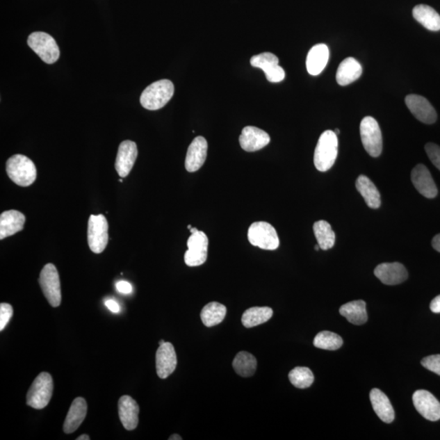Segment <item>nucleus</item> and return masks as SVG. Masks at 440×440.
<instances>
[{
  "instance_id": "2f4dec72",
  "label": "nucleus",
  "mask_w": 440,
  "mask_h": 440,
  "mask_svg": "<svg viewBox=\"0 0 440 440\" xmlns=\"http://www.w3.org/2000/svg\"><path fill=\"white\" fill-rule=\"evenodd\" d=\"M313 231L317 243L321 250H327L334 247L335 243V234L332 227L325 220L316 222Z\"/></svg>"
},
{
  "instance_id": "0eeeda50",
  "label": "nucleus",
  "mask_w": 440,
  "mask_h": 440,
  "mask_svg": "<svg viewBox=\"0 0 440 440\" xmlns=\"http://www.w3.org/2000/svg\"><path fill=\"white\" fill-rule=\"evenodd\" d=\"M359 131L366 152L373 158L380 157L382 152V136L377 122L373 117H366L361 122Z\"/></svg>"
},
{
  "instance_id": "e433bc0d",
  "label": "nucleus",
  "mask_w": 440,
  "mask_h": 440,
  "mask_svg": "<svg viewBox=\"0 0 440 440\" xmlns=\"http://www.w3.org/2000/svg\"><path fill=\"white\" fill-rule=\"evenodd\" d=\"M13 314V307L8 304H0V330L6 329Z\"/></svg>"
},
{
  "instance_id": "f704fd0d",
  "label": "nucleus",
  "mask_w": 440,
  "mask_h": 440,
  "mask_svg": "<svg viewBox=\"0 0 440 440\" xmlns=\"http://www.w3.org/2000/svg\"><path fill=\"white\" fill-rule=\"evenodd\" d=\"M423 366L440 376V355H433L425 357L422 361Z\"/></svg>"
},
{
  "instance_id": "ea45409f",
  "label": "nucleus",
  "mask_w": 440,
  "mask_h": 440,
  "mask_svg": "<svg viewBox=\"0 0 440 440\" xmlns=\"http://www.w3.org/2000/svg\"><path fill=\"white\" fill-rule=\"evenodd\" d=\"M430 307L434 313H440V295L434 298L430 302Z\"/></svg>"
},
{
  "instance_id": "f3484780",
  "label": "nucleus",
  "mask_w": 440,
  "mask_h": 440,
  "mask_svg": "<svg viewBox=\"0 0 440 440\" xmlns=\"http://www.w3.org/2000/svg\"><path fill=\"white\" fill-rule=\"evenodd\" d=\"M412 182L417 190L427 198H434L437 196L438 189L425 165L419 164L412 170Z\"/></svg>"
},
{
  "instance_id": "bb28decb",
  "label": "nucleus",
  "mask_w": 440,
  "mask_h": 440,
  "mask_svg": "<svg viewBox=\"0 0 440 440\" xmlns=\"http://www.w3.org/2000/svg\"><path fill=\"white\" fill-rule=\"evenodd\" d=\"M339 312L353 325H361L367 323L366 304L363 300L348 302L340 307Z\"/></svg>"
},
{
  "instance_id": "f8f14e48",
  "label": "nucleus",
  "mask_w": 440,
  "mask_h": 440,
  "mask_svg": "<svg viewBox=\"0 0 440 440\" xmlns=\"http://www.w3.org/2000/svg\"><path fill=\"white\" fill-rule=\"evenodd\" d=\"M405 104L414 116L423 124H433L437 121V111L427 99L412 94L406 97Z\"/></svg>"
},
{
  "instance_id": "dca6fc26",
  "label": "nucleus",
  "mask_w": 440,
  "mask_h": 440,
  "mask_svg": "<svg viewBox=\"0 0 440 440\" xmlns=\"http://www.w3.org/2000/svg\"><path fill=\"white\" fill-rule=\"evenodd\" d=\"M270 136L258 127L248 126L244 127L239 137L241 148L247 152H255L270 143Z\"/></svg>"
},
{
  "instance_id": "b1692460",
  "label": "nucleus",
  "mask_w": 440,
  "mask_h": 440,
  "mask_svg": "<svg viewBox=\"0 0 440 440\" xmlns=\"http://www.w3.org/2000/svg\"><path fill=\"white\" fill-rule=\"evenodd\" d=\"M370 401L373 410L382 422L391 423L395 419V411L388 397L378 389L370 391Z\"/></svg>"
},
{
  "instance_id": "7ed1b4c3",
  "label": "nucleus",
  "mask_w": 440,
  "mask_h": 440,
  "mask_svg": "<svg viewBox=\"0 0 440 440\" xmlns=\"http://www.w3.org/2000/svg\"><path fill=\"white\" fill-rule=\"evenodd\" d=\"M6 172L12 181L22 187L31 186L37 178L35 163L26 156L22 154H15L8 159Z\"/></svg>"
},
{
  "instance_id": "423d86ee",
  "label": "nucleus",
  "mask_w": 440,
  "mask_h": 440,
  "mask_svg": "<svg viewBox=\"0 0 440 440\" xmlns=\"http://www.w3.org/2000/svg\"><path fill=\"white\" fill-rule=\"evenodd\" d=\"M27 44L41 60L54 64L60 58V49L56 40L44 32H34L28 38Z\"/></svg>"
},
{
  "instance_id": "c03bdc74",
  "label": "nucleus",
  "mask_w": 440,
  "mask_h": 440,
  "mask_svg": "<svg viewBox=\"0 0 440 440\" xmlns=\"http://www.w3.org/2000/svg\"><path fill=\"white\" fill-rule=\"evenodd\" d=\"M197 231H198V229L197 228H192L190 229L191 234L196 233Z\"/></svg>"
},
{
  "instance_id": "79ce46f5",
  "label": "nucleus",
  "mask_w": 440,
  "mask_h": 440,
  "mask_svg": "<svg viewBox=\"0 0 440 440\" xmlns=\"http://www.w3.org/2000/svg\"><path fill=\"white\" fill-rule=\"evenodd\" d=\"M168 439L169 440H181L182 437L179 434H172V437H170Z\"/></svg>"
},
{
  "instance_id": "ddd939ff",
  "label": "nucleus",
  "mask_w": 440,
  "mask_h": 440,
  "mask_svg": "<svg viewBox=\"0 0 440 440\" xmlns=\"http://www.w3.org/2000/svg\"><path fill=\"white\" fill-rule=\"evenodd\" d=\"M413 401L415 409L423 418L432 422L440 419V403L430 392L425 390L415 391Z\"/></svg>"
},
{
  "instance_id": "6ab92c4d",
  "label": "nucleus",
  "mask_w": 440,
  "mask_h": 440,
  "mask_svg": "<svg viewBox=\"0 0 440 440\" xmlns=\"http://www.w3.org/2000/svg\"><path fill=\"white\" fill-rule=\"evenodd\" d=\"M208 143L204 137L197 136L189 145L186 158V168L188 172H195L204 165L207 157Z\"/></svg>"
},
{
  "instance_id": "6e6552de",
  "label": "nucleus",
  "mask_w": 440,
  "mask_h": 440,
  "mask_svg": "<svg viewBox=\"0 0 440 440\" xmlns=\"http://www.w3.org/2000/svg\"><path fill=\"white\" fill-rule=\"evenodd\" d=\"M41 290L49 304L58 307L61 302L60 282L58 269L53 263L45 265L40 277Z\"/></svg>"
},
{
  "instance_id": "4be33fe9",
  "label": "nucleus",
  "mask_w": 440,
  "mask_h": 440,
  "mask_svg": "<svg viewBox=\"0 0 440 440\" xmlns=\"http://www.w3.org/2000/svg\"><path fill=\"white\" fill-rule=\"evenodd\" d=\"M88 413L86 400L78 397L71 405L67 416L65 420L63 430L65 434L74 433L83 423Z\"/></svg>"
},
{
  "instance_id": "393cba45",
  "label": "nucleus",
  "mask_w": 440,
  "mask_h": 440,
  "mask_svg": "<svg viewBox=\"0 0 440 440\" xmlns=\"http://www.w3.org/2000/svg\"><path fill=\"white\" fill-rule=\"evenodd\" d=\"M362 74V66L353 58H348L341 63L336 74V80L340 86L356 81Z\"/></svg>"
},
{
  "instance_id": "f03ea898",
  "label": "nucleus",
  "mask_w": 440,
  "mask_h": 440,
  "mask_svg": "<svg viewBox=\"0 0 440 440\" xmlns=\"http://www.w3.org/2000/svg\"><path fill=\"white\" fill-rule=\"evenodd\" d=\"M174 84L168 79L159 80L147 87L140 96V104L146 110L158 111L163 108L172 98Z\"/></svg>"
},
{
  "instance_id": "a211bd4d",
  "label": "nucleus",
  "mask_w": 440,
  "mask_h": 440,
  "mask_svg": "<svg viewBox=\"0 0 440 440\" xmlns=\"http://www.w3.org/2000/svg\"><path fill=\"white\" fill-rule=\"evenodd\" d=\"M375 276L385 285L395 286L403 283L409 274L403 264L385 263L378 265L375 270Z\"/></svg>"
},
{
  "instance_id": "09e8293b",
  "label": "nucleus",
  "mask_w": 440,
  "mask_h": 440,
  "mask_svg": "<svg viewBox=\"0 0 440 440\" xmlns=\"http://www.w3.org/2000/svg\"><path fill=\"white\" fill-rule=\"evenodd\" d=\"M192 228H193V227H192L191 225H188V229L189 230H190Z\"/></svg>"
},
{
  "instance_id": "c9c22d12",
  "label": "nucleus",
  "mask_w": 440,
  "mask_h": 440,
  "mask_svg": "<svg viewBox=\"0 0 440 440\" xmlns=\"http://www.w3.org/2000/svg\"><path fill=\"white\" fill-rule=\"evenodd\" d=\"M425 149L434 167L440 170V147L433 143H428L425 145Z\"/></svg>"
},
{
  "instance_id": "72a5a7b5",
  "label": "nucleus",
  "mask_w": 440,
  "mask_h": 440,
  "mask_svg": "<svg viewBox=\"0 0 440 440\" xmlns=\"http://www.w3.org/2000/svg\"><path fill=\"white\" fill-rule=\"evenodd\" d=\"M288 380L295 387L306 389L313 383L314 375L309 368L296 367L288 373Z\"/></svg>"
},
{
  "instance_id": "58836bf2",
  "label": "nucleus",
  "mask_w": 440,
  "mask_h": 440,
  "mask_svg": "<svg viewBox=\"0 0 440 440\" xmlns=\"http://www.w3.org/2000/svg\"><path fill=\"white\" fill-rule=\"evenodd\" d=\"M105 304L107 309L113 312V313H118V312H120L121 311L120 304H118L115 300H108L106 301Z\"/></svg>"
},
{
  "instance_id": "37998d69",
  "label": "nucleus",
  "mask_w": 440,
  "mask_h": 440,
  "mask_svg": "<svg viewBox=\"0 0 440 440\" xmlns=\"http://www.w3.org/2000/svg\"><path fill=\"white\" fill-rule=\"evenodd\" d=\"M90 437L88 434H82L80 435L79 437L77 438V440H89Z\"/></svg>"
},
{
  "instance_id": "cd10ccee",
  "label": "nucleus",
  "mask_w": 440,
  "mask_h": 440,
  "mask_svg": "<svg viewBox=\"0 0 440 440\" xmlns=\"http://www.w3.org/2000/svg\"><path fill=\"white\" fill-rule=\"evenodd\" d=\"M416 21L430 31H440V16L434 9L425 4H419L413 10Z\"/></svg>"
},
{
  "instance_id": "a19ab883",
  "label": "nucleus",
  "mask_w": 440,
  "mask_h": 440,
  "mask_svg": "<svg viewBox=\"0 0 440 440\" xmlns=\"http://www.w3.org/2000/svg\"><path fill=\"white\" fill-rule=\"evenodd\" d=\"M432 247L440 253V234L435 236L432 240Z\"/></svg>"
},
{
  "instance_id": "a878e982",
  "label": "nucleus",
  "mask_w": 440,
  "mask_h": 440,
  "mask_svg": "<svg viewBox=\"0 0 440 440\" xmlns=\"http://www.w3.org/2000/svg\"><path fill=\"white\" fill-rule=\"evenodd\" d=\"M356 186L357 191L361 194L368 207L372 209H377L380 207V193L370 179L361 174L357 179Z\"/></svg>"
},
{
  "instance_id": "c85d7f7f",
  "label": "nucleus",
  "mask_w": 440,
  "mask_h": 440,
  "mask_svg": "<svg viewBox=\"0 0 440 440\" xmlns=\"http://www.w3.org/2000/svg\"><path fill=\"white\" fill-rule=\"evenodd\" d=\"M273 311L268 307H254L245 311L241 317V323L245 328H252L255 326L267 323L272 318Z\"/></svg>"
},
{
  "instance_id": "20e7f679",
  "label": "nucleus",
  "mask_w": 440,
  "mask_h": 440,
  "mask_svg": "<svg viewBox=\"0 0 440 440\" xmlns=\"http://www.w3.org/2000/svg\"><path fill=\"white\" fill-rule=\"evenodd\" d=\"M54 380L49 373H40L28 391L27 405L33 409H42L49 404L54 393Z\"/></svg>"
},
{
  "instance_id": "f257e3e1",
  "label": "nucleus",
  "mask_w": 440,
  "mask_h": 440,
  "mask_svg": "<svg viewBox=\"0 0 440 440\" xmlns=\"http://www.w3.org/2000/svg\"><path fill=\"white\" fill-rule=\"evenodd\" d=\"M338 136L332 131H325L320 136L315 149L314 164L319 172H325L332 168L338 157Z\"/></svg>"
},
{
  "instance_id": "49530a36",
  "label": "nucleus",
  "mask_w": 440,
  "mask_h": 440,
  "mask_svg": "<svg viewBox=\"0 0 440 440\" xmlns=\"http://www.w3.org/2000/svg\"><path fill=\"white\" fill-rule=\"evenodd\" d=\"M165 343V341H164V340H163V339H162V340H161V341H160V342H159V345H160V346H161V345H163V344H164Z\"/></svg>"
},
{
  "instance_id": "9b49d317",
  "label": "nucleus",
  "mask_w": 440,
  "mask_h": 440,
  "mask_svg": "<svg viewBox=\"0 0 440 440\" xmlns=\"http://www.w3.org/2000/svg\"><path fill=\"white\" fill-rule=\"evenodd\" d=\"M250 65L255 68L261 69L269 82L280 83L286 78L285 70L279 65L277 56L271 53L254 56L250 59Z\"/></svg>"
},
{
  "instance_id": "473e14b6",
  "label": "nucleus",
  "mask_w": 440,
  "mask_h": 440,
  "mask_svg": "<svg viewBox=\"0 0 440 440\" xmlns=\"http://www.w3.org/2000/svg\"><path fill=\"white\" fill-rule=\"evenodd\" d=\"M343 339L337 334L323 331L317 334L314 339L313 344L317 348L335 351L343 346Z\"/></svg>"
},
{
  "instance_id": "a18cd8bd",
  "label": "nucleus",
  "mask_w": 440,
  "mask_h": 440,
  "mask_svg": "<svg viewBox=\"0 0 440 440\" xmlns=\"http://www.w3.org/2000/svg\"><path fill=\"white\" fill-rule=\"evenodd\" d=\"M334 133L338 136V135L340 134V131L339 129H335L334 130Z\"/></svg>"
},
{
  "instance_id": "4c0bfd02",
  "label": "nucleus",
  "mask_w": 440,
  "mask_h": 440,
  "mask_svg": "<svg viewBox=\"0 0 440 440\" xmlns=\"http://www.w3.org/2000/svg\"><path fill=\"white\" fill-rule=\"evenodd\" d=\"M117 291L124 295H130L133 288L129 282L125 281H120L116 283Z\"/></svg>"
},
{
  "instance_id": "de8ad7c7",
  "label": "nucleus",
  "mask_w": 440,
  "mask_h": 440,
  "mask_svg": "<svg viewBox=\"0 0 440 440\" xmlns=\"http://www.w3.org/2000/svg\"><path fill=\"white\" fill-rule=\"evenodd\" d=\"M320 249V245H316L315 247V250H319Z\"/></svg>"
},
{
  "instance_id": "39448f33",
  "label": "nucleus",
  "mask_w": 440,
  "mask_h": 440,
  "mask_svg": "<svg viewBox=\"0 0 440 440\" xmlns=\"http://www.w3.org/2000/svg\"><path fill=\"white\" fill-rule=\"evenodd\" d=\"M248 240L254 247L266 250H275L280 245L276 229L263 221L255 222L250 226Z\"/></svg>"
},
{
  "instance_id": "5701e85b",
  "label": "nucleus",
  "mask_w": 440,
  "mask_h": 440,
  "mask_svg": "<svg viewBox=\"0 0 440 440\" xmlns=\"http://www.w3.org/2000/svg\"><path fill=\"white\" fill-rule=\"evenodd\" d=\"M329 51L327 45L320 44L312 47L307 56V72L313 76L319 75L328 63Z\"/></svg>"
},
{
  "instance_id": "7c9ffc66",
  "label": "nucleus",
  "mask_w": 440,
  "mask_h": 440,
  "mask_svg": "<svg viewBox=\"0 0 440 440\" xmlns=\"http://www.w3.org/2000/svg\"><path fill=\"white\" fill-rule=\"evenodd\" d=\"M234 370L243 377H252L257 368V359L252 354L241 352L236 355L233 362Z\"/></svg>"
},
{
  "instance_id": "1a4fd4ad",
  "label": "nucleus",
  "mask_w": 440,
  "mask_h": 440,
  "mask_svg": "<svg viewBox=\"0 0 440 440\" xmlns=\"http://www.w3.org/2000/svg\"><path fill=\"white\" fill-rule=\"evenodd\" d=\"M108 225L103 215H91L88 220V241L90 249L95 254L105 250L108 241Z\"/></svg>"
},
{
  "instance_id": "2eb2a0df",
  "label": "nucleus",
  "mask_w": 440,
  "mask_h": 440,
  "mask_svg": "<svg viewBox=\"0 0 440 440\" xmlns=\"http://www.w3.org/2000/svg\"><path fill=\"white\" fill-rule=\"evenodd\" d=\"M177 357L174 346L170 343L161 345L156 352V370L158 376L162 380L168 378L176 370Z\"/></svg>"
},
{
  "instance_id": "c756f323",
  "label": "nucleus",
  "mask_w": 440,
  "mask_h": 440,
  "mask_svg": "<svg viewBox=\"0 0 440 440\" xmlns=\"http://www.w3.org/2000/svg\"><path fill=\"white\" fill-rule=\"evenodd\" d=\"M227 314L226 307L220 302H212L203 307L201 312L202 323L206 327H213L219 325L225 318Z\"/></svg>"
},
{
  "instance_id": "4468645a",
  "label": "nucleus",
  "mask_w": 440,
  "mask_h": 440,
  "mask_svg": "<svg viewBox=\"0 0 440 440\" xmlns=\"http://www.w3.org/2000/svg\"><path fill=\"white\" fill-rule=\"evenodd\" d=\"M138 155V149L135 142L131 140L122 141L118 151L115 162V169L120 177L125 178L129 176L134 167Z\"/></svg>"
},
{
  "instance_id": "9d476101",
  "label": "nucleus",
  "mask_w": 440,
  "mask_h": 440,
  "mask_svg": "<svg viewBox=\"0 0 440 440\" xmlns=\"http://www.w3.org/2000/svg\"><path fill=\"white\" fill-rule=\"evenodd\" d=\"M208 240L204 231H197L187 241L188 250L184 254V262L188 267L201 266L207 259Z\"/></svg>"
},
{
  "instance_id": "aec40b11",
  "label": "nucleus",
  "mask_w": 440,
  "mask_h": 440,
  "mask_svg": "<svg viewBox=\"0 0 440 440\" xmlns=\"http://www.w3.org/2000/svg\"><path fill=\"white\" fill-rule=\"evenodd\" d=\"M140 408L131 396H122L118 401V414L122 425L127 430H133L139 423Z\"/></svg>"
},
{
  "instance_id": "412c9836",
  "label": "nucleus",
  "mask_w": 440,
  "mask_h": 440,
  "mask_svg": "<svg viewBox=\"0 0 440 440\" xmlns=\"http://www.w3.org/2000/svg\"><path fill=\"white\" fill-rule=\"evenodd\" d=\"M25 222L26 217L20 211L11 210L3 212L0 215V240L22 231Z\"/></svg>"
}]
</instances>
